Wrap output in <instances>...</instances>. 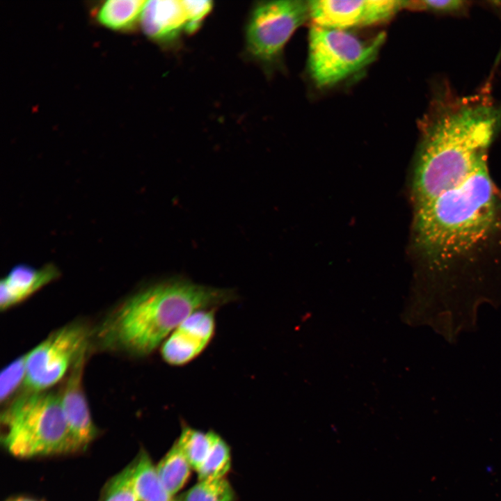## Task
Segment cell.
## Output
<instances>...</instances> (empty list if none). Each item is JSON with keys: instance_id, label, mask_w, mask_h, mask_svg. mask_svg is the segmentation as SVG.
<instances>
[{"instance_id": "1", "label": "cell", "mask_w": 501, "mask_h": 501, "mask_svg": "<svg viewBox=\"0 0 501 501\" xmlns=\"http://www.w3.org/2000/svg\"><path fill=\"white\" fill-rule=\"evenodd\" d=\"M501 122V109L484 95H440L421 122L414 169L416 208L459 186L487 164L488 148Z\"/></svg>"}, {"instance_id": "2", "label": "cell", "mask_w": 501, "mask_h": 501, "mask_svg": "<svg viewBox=\"0 0 501 501\" xmlns=\"http://www.w3.org/2000/svg\"><path fill=\"white\" fill-rule=\"evenodd\" d=\"M497 191L487 164L454 188L414 208L415 248L441 276L486 239L496 225Z\"/></svg>"}, {"instance_id": "3", "label": "cell", "mask_w": 501, "mask_h": 501, "mask_svg": "<svg viewBox=\"0 0 501 501\" xmlns=\"http://www.w3.org/2000/svg\"><path fill=\"white\" fill-rule=\"evenodd\" d=\"M234 291L175 277L143 289L128 299L111 322L114 341L137 356H147L191 314L216 309L236 299Z\"/></svg>"}, {"instance_id": "4", "label": "cell", "mask_w": 501, "mask_h": 501, "mask_svg": "<svg viewBox=\"0 0 501 501\" xmlns=\"http://www.w3.org/2000/svg\"><path fill=\"white\" fill-rule=\"evenodd\" d=\"M3 441L22 458L70 452L59 395L32 392L15 401L2 414Z\"/></svg>"}, {"instance_id": "5", "label": "cell", "mask_w": 501, "mask_h": 501, "mask_svg": "<svg viewBox=\"0 0 501 501\" xmlns=\"http://www.w3.org/2000/svg\"><path fill=\"white\" fill-rule=\"evenodd\" d=\"M384 40V33L365 40L347 30L313 25L308 51L312 79L320 87L342 81L372 63Z\"/></svg>"}, {"instance_id": "6", "label": "cell", "mask_w": 501, "mask_h": 501, "mask_svg": "<svg viewBox=\"0 0 501 501\" xmlns=\"http://www.w3.org/2000/svg\"><path fill=\"white\" fill-rule=\"evenodd\" d=\"M309 17L308 2L268 1L252 8L245 28L247 56L265 70L278 61L294 31Z\"/></svg>"}, {"instance_id": "7", "label": "cell", "mask_w": 501, "mask_h": 501, "mask_svg": "<svg viewBox=\"0 0 501 501\" xmlns=\"http://www.w3.org/2000/svg\"><path fill=\"white\" fill-rule=\"evenodd\" d=\"M86 330L69 325L57 330L26 353L24 384L33 392L43 391L58 383L85 353Z\"/></svg>"}, {"instance_id": "8", "label": "cell", "mask_w": 501, "mask_h": 501, "mask_svg": "<svg viewBox=\"0 0 501 501\" xmlns=\"http://www.w3.org/2000/svg\"><path fill=\"white\" fill-rule=\"evenodd\" d=\"M408 1L395 0H317L308 1L314 26L346 30L383 22Z\"/></svg>"}, {"instance_id": "9", "label": "cell", "mask_w": 501, "mask_h": 501, "mask_svg": "<svg viewBox=\"0 0 501 501\" xmlns=\"http://www.w3.org/2000/svg\"><path fill=\"white\" fill-rule=\"evenodd\" d=\"M215 310L193 312L167 337L161 345V355L166 363L182 366L205 351L215 333Z\"/></svg>"}, {"instance_id": "10", "label": "cell", "mask_w": 501, "mask_h": 501, "mask_svg": "<svg viewBox=\"0 0 501 501\" xmlns=\"http://www.w3.org/2000/svg\"><path fill=\"white\" fill-rule=\"evenodd\" d=\"M84 361L85 353L72 367L59 395L67 427L70 452L84 449L97 433L82 386Z\"/></svg>"}, {"instance_id": "11", "label": "cell", "mask_w": 501, "mask_h": 501, "mask_svg": "<svg viewBox=\"0 0 501 501\" xmlns=\"http://www.w3.org/2000/svg\"><path fill=\"white\" fill-rule=\"evenodd\" d=\"M140 23L150 39L164 45H173L186 31V18L182 1H146Z\"/></svg>"}, {"instance_id": "12", "label": "cell", "mask_w": 501, "mask_h": 501, "mask_svg": "<svg viewBox=\"0 0 501 501\" xmlns=\"http://www.w3.org/2000/svg\"><path fill=\"white\" fill-rule=\"evenodd\" d=\"M58 274L56 267L51 265L40 269L22 264L14 267L1 281V309L6 310L24 300Z\"/></svg>"}, {"instance_id": "13", "label": "cell", "mask_w": 501, "mask_h": 501, "mask_svg": "<svg viewBox=\"0 0 501 501\" xmlns=\"http://www.w3.org/2000/svg\"><path fill=\"white\" fill-rule=\"evenodd\" d=\"M132 480L140 501H172L149 456L143 452L132 464Z\"/></svg>"}, {"instance_id": "14", "label": "cell", "mask_w": 501, "mask_h": 501, "mask_svg": "<svg viewBox=\"0 0 501 501\" xmlns=\"http://www.w3.org/2000/svg\"><path fill=\"white\" fill-rule=\"evenodd\" d=\"M145 3L143 0H109L99 8L97 19L113 30H132L141 22Z\"/></svg>"}, {"instance_id": "15", "label": "cell", "mask_w": 501, "mask_h": 501, "mask_svg": "<svg viewBox=\"0 0 501 501\" xmlns=\"http://www.w3.org/2000/svg\"><path fill=\"white\" fill-rule=\"evenodd\" d=\"M156 468L164 486L173 496L187 481L191 466L175 443L160 461Z\"/></svg>"}, {"instance_id": "16", "label": "cell", "mask_w": 501, "mask_h": 501, "mask_svg": "<svg viewBox=\"0 0 501 501\" xmlns=\"http://www.w3.org/2000/svg\"><path fill=\"white\" fill-rule=\"evenodd\" d=\"M216 434L212 431L204 433L191 427L182 429L177 445L191 468L196 471L208 455Z\"/></svg>"}, {"instance_id": "17", "label": "cell", "mask_w": 501, "mask_h": 501, "mask_svg": "<svg viewBox=\"0 0 501 501\" xmlns=\"http://www.w3.org/2000/svg\"><path fill=\"white\" fill-rule=\"evenodd\" d=\"M230 466V450L225 442L217 434L205 461L197 470L200 481L221 479Z\"/></svg>"}, {"instance_id": "18", "label": "cell", "mask_w": 501, "mask_h": 501, "mask_svg": "<svg viewBox=\"0 0 501 501\" xmlns=\"http://www.w3.org/2000/svg\"><path fill=\"white\" fill-rule=\"evenodd\" d=\"M234 491L223 478L200 481L180 501H233Z\"/></svg>"}, {"instance_id": "19", "label": "cell", "mask_w": 501, "mask_h": 501, "mask_svg": "<svg viewBox=\"0 0 501 501\" xmlns=\"http://www.w3.org/2000/svg\"><path fill=\"white\" fill-rule=\"evenodd\" d=\"M26 372V353L16 358L6 367L0 375V399H8L19 385L25 380Z\"/></svg>"}, {"instance_id": "20", "label": "cell", "mask_w": 501, "mask_h": 501, "mask_svg": "<svg viewBox=\"0 0 501 501\" xmlns=\"http://www.w3.org/2000/svg\"><path fill=\"white\" fill-rule=\"evenodd\" d=\"M102 501H140L132 484L131 464L111 479Z\"/></svg>"}, {"instance_id": "21", "label": "cell", "mask_w": 501, "mask_h": 501, "mask_svg": "<svg viewBox=\"0 0 501 501\" xmlns=\"http://www.w3.org/2000/svg\"><path fill=\"white\" fill-rule=\"evenodd\" d=\"M186 18V32L193 33L212 9L210 1H182Z\"/></svg>"}, {"instance_id": "22", "label": "cell", "mask_w": 501, "mask_h": 501, "mask_svg": "<svg viewBox=\"0 0 501 501\" xmlns=\"http://www.w3.org/2000/svg\"><path fill=\"white\" fill-rule=\"evenodd\" d=\"M466 2L459 0L409 1L408 6L440 12L457 11L465 6Z\"/></svg>"}, {"instance_id": "23", "label": "cell", "mask_w": 501, "mask_h": 501, "mask_svg": "<svg viewBox=\"0 0 501 501\" xmlns=\"http://www.w3.org/2000/svg\"><path fill=\"white\" fill-rule=\"evenodd\" d=\"M11 501H37V500L29 499V498H19L13 500Z\"/></svg>"}, {"instance_id": "24", "label": "cell", "mask_w": 501, "mask_h": 501, "mask_svg": "<svg viewBox=\"0 0 501 501\" xmlns=\"http://www.w3.org/2000/svg\"><path fill=\"white\" fill-rule=\"evenodd\" d=\"M498 195H499V196L501 198V193H500V194H498Z\"/></svg>"}]
</instances>
